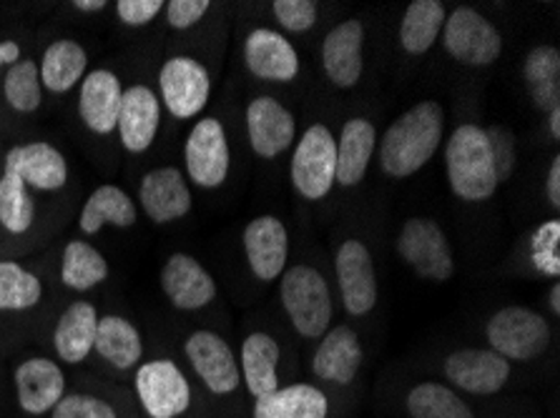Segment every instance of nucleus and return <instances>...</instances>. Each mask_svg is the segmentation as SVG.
I'll return each instance as SVG.
<instances>
[{
	"label": "nucleus",
	"mask_w": 560,
	"mask_h": 418,
	"mask_svg": "<svg viewBox=\"0 0 560 418\" xmlns=\"http://www.w3.org/2000/svg\"><path fill=\"white\" fill-rule=\"evenodd\" d=\"M108 278V263L93 246L71 241L66 246L61 263V280L73 291H91Z\"/></svg>",
	"instance_id": "f704fd0d"
},
{
	"label": "nucleus",
	"mask_w": 560,
	"mask_h": 418,
	"mask_svg": "<svg viewBox=\"0 0 560 418\" xmlns=\"http://www.w3.org/2000/svg\"><path fill=\"white\" fill-rule=\"evenodd\" d=\"M96 329H98V313L91 303L79 301L68 306V311L58 319L54 346L58 358L66 363H81L93 351L96 344Z\"/></svg>",
	"instance_id": "a878e982"
},
{
	"label": "nucleus",
	"mask_w": 560,
	"mask_h": 418,
	"mask_svg": "<svg viewBox=\"0 0 560 418\" xmlns=\"http://www.w3.org/2000/svg\"><path fill=\"white\" fill-rule=\"evenodd\" d=\"M445 25V5L440 0H412L400 23V46L410 56H425L435 46Z\"/></svg>",
	"instance_id": "7c9ffc66"
},
{
	"label": "nucleus",
	"mask_w": 560,
	"mask_h": 418,
	"mask_svg": "<svg viewBox=\"0 0 560 418\" xmlns=\"http://www.w3.org/2000/svg\"><path fill=\"white\" fill-rule=\"evenodd\" d=\"M546 199L553 208H560V156L553 158L546 176Z\"/></svg>",
	"instance_id": "a18cd8bd"
},
{
	"label": "nucleus",
	"mask_w": 560,
	"mask_h": 418,
	"mask_svg": "<svg viewBox=\"0 0 560 418\" xmlns=\"http://www.w3.org/2000/svg\"><path fill=\"white\" fill-rule=\"evenodd\" d=\"M443 46L463 65H490L503 53V36L486 15L472 8H455L443 25Z\"/></svg>",
	"instance_id": "0eeeda50"
},
{
	"label": "nucleus",
	"mask_w": 560,
	"mask_h": 418,
	"mask_svg": "<svg viewBox=\"0 0 560 418\" xmlns=\"http://www.w3.org/2000/svg\"><path fill=\"white\" fill-rule=\"evenodd\" d=\"M166 21L172 28H179L186 31L191 28V25H197L207 11L211 8L209 0H172V3H166Z\"/></svg>",
	"instance_id": "37998d69"
},
{
	"label": "nucleus",
	"mask_w": 560,
	"mask_h": 418,
	"mask_svg": "<svg viewBox=\"0 0 560 418\" xmlns=\"http://www.w3.org/2000/svg\"><path fill=\"white\" fill-rule=\"evenodd\" d=\"M184 351L189 356L191 369L207 383L211 394L229 396L240 389V363H236L232 346L222 336L214 334V331H197V334H191L189 341H186Z\"/></svg>",
	"instance_id": "f8f14e48"
},
{
	"label": "nucleus",
	"mask_w": 560,
	"mask_h": 418,
	"mask_svg": "<svg viewBox=\"0 0 560 418\" xmlns=\"http://www.w3.org/2000/svg\"><path fill=\"white\" fill-rule=\"evenodd\" d=\"M89 65L86 50L75 40H56L50 43L44 53V63H40L38 73L44 79V85L54 93L71 91L75 83L83 79Z\"/></svg>",
	"instance_id": "473e14b6"
},
{
	"label": "nucleus",
	"mask_w": 560,
	"mask_h": 418,
	"mask_svg": "<svg viewBox=\"0 0 560 418\" xmlns=\"http://www.w3.org/2000/svg\"><path fill=\"white\" fill-rule=\"evenodd\" d=\"M445 377L475 396H493L511 379V361L493 348H460L445 358Z\"/></svg>",
	"instance_id": "ddd939ff"
},
{
	"label": "nucleus",
	"mask_w": 560,
	"mask_h": 418,
	"mask_svg": "<svg viewBox=\"0 0 560 418\" xmlns=\"http://www.w3.org/2000/svg\"><path fill=\"white\" fill-rule=\"evenodd\" d=\"M124 88L112 71H91L81 85L79 114L93 133L108 135L116 131L118 110H121Z\"/></svg>",
	"instance_id": "b1692460"
},
{
	"label": "nucleus",
	"mask_w": 560,
	"mask_h": 418,
	"mask_svg": "<svg viewBox=\"0 0 560 418\" xmlns=\"http://www.w3.org/2000/svg\"><path fill=\"white\" fill-rule=\"evenodd\" d=\"M93 351L112 363L114 369H131L141 361L143 354L139 329L131 321L121 319V315H104V319H98Z\"/></svg>",
	"instance_id": "c756f323"
},
{
	"label": "nucleus",
	"mask_w": 560,
	"mask_h": 418,
	"mask_svg": "<svg viewBox=\"0 0 560 418\" xmlns=\"http://www.w3.org/2000/svg\"><path fill=\"white\" fill-rule=\"evenodd\" d=\"M159 85L161 93H164V106L168 108V114L182 118V121L199 116L209 104L211 79L197 58H168L159 73Z\"/></svg>",
	"instance_id": "9d476101"
},
{
	"label": "nucleus",
	"mask_w": 560,
	"mask_h": 418,
	"mask_svg": "<svg viewBox=\"0 0 560 418\" xmlns=\"http://www.w3.org/2000/svg\"><path fill=\"white\" fill-rule=\"evenodd\" d=\"M139 201L143 213L154 224H172L191 211V191L179 168H156L143 176L139 186Z\"/></svg>",
	"instance_id": "6ab92c4d"
},
{
	"label": "nucleus",
	"mask_w": 560,
	"mask_h": 418,
	"mask_svg": "<svg viewBox=\"0 0 560 418\" xmlns=\"http://www.w3.org/2000/svg\"><path fill=\"white\" fill-rule=\"evenodd\" d=\"M327 396L310 383L277 389L254 404V418H327Z\"/></svg>",
	"instance_id": "bb28decb"
},
{
	"label": "nucleus",
	"mask_w": 560,
	"mask_h": 418,
	"mask_svg": "<svg viewBox=\"0 0 560 418\" xmlns=\"http://www.w3.org/2000/svg\"><path fill=\"white\" fill-rule=\"evenodd\" d=\"M249 143L259 158H277L292 148L296 135V121L277 98L259 96L247 108Z\"/></svg>",
	"instance_id": "dca6fc26"
},
{
	"label": "nucleus",
	"mask_w": 560,
	"mask_h": 418,
	"mask_svg": "<svg viewBox=\"0 0 560 418\" xmlns=\"http://www.w3.org/2000/svg\"><path fill=\"white\" fill-rule=\"evenodd\" d=\"M377 148V131L368 118H350L337 141V183L345 189L358 186L368 176Z\"/></svg>",
	"instance_id": "393cba45"
},
{
	"label": "nucleus",
	"mask_w": 560,
	"mask_h": 418,
	"mask_svg": "<svg viewBox=\"0 0 560 418\" xmlns=\"http://www.w3.org/2000/svg\"><path fill=\"white\" fill-rule=\"evenodd\" d=\"M36 218V203H33L28 186L19 176L5 170L0 178V224L11 234H25Z\"/></svg>",
	"instance_id": "c9c22d12"
},
{
	"label": "nucleus",
	"mask_w": 560,
	"mask_h": 418,
	"mask_svg": "<svg viewBox=\"0 0 560 418\" xmlns=\"http://www.w3.org/2000/svg\"><path fill=\"white\" fill-rule=\"evenodd\" d=\"M5 100L21 114H31L44 100V91H40V73L38 65L33 61H19L13 63L11 71L5 75Z\"/></svg>",
	"instance_id": "4c0bfd02"
},
{
	"label": "nucleus",
	"mask_w": 560,
	"mask_h": 418,
	"mask_svg": "<svg viewBox=\"0 0 560 418\" xmlns=\"http://www.w3.org/2000/svg\"><path fill=\"white\" fill-rule=\"evenodd\" d=\"M161 106L156 93L147 85H131L124 91L121 110H118L116 131L121 135L124 148L143 153L156 139Z\"/></svg>",
	"instance_id": "4be33fe9"
},
{
	"label": "nucleus",
	"mask_w": 560,
	"mask_h": 418,
	"mask_svg": "<svg viewBox=\"0 0 560 418\" xmlns=\"http://www.w3.org/2000/svg\"><path fill=\"white\" fill-rule=\"evenodd\" d=\"M131 228L136 224V206L131 195L118 186H101L91 193L86 206L81 211L79 226L83 234H98L104 226Z\"/></svg>",
	"instance_id": "2f4dec72"
},
{
	"label": "nucleus",
	"mask_w": 560,
	"mask_h": 418,
	"mask_svg": "<svg viewBox=\"0 0 560 418\" xmlns=\"http://www.w3.org/2000/svg\"><path fill=\"white\" fill-rule=\"evenodd\" d=\"M445 168L450 189L457 199L468 203H482L493 199L498 191V174L486 128L465 123L455 128L445 146Z\"/></svg>",
	"instance_id": "f03ea898"
},
{
	"label": "nucleus",
	"mask_w": 560,
	"mask_h": 418,
	"mask_svg": "<svg viewBox=\"0 0 560 418\" xmlns=\"http://www.w3.org/2000/svg\"><path fill=\"white\" fill-rule=\"evenodd\" d=\"M161 288L176 309L199 311L217 298V284L211 273L197 259L174 253L161 271Z\"/></svg>",
	"instance_id": "a211bd4d"
},
{
	"label": "nucleus",
	"mask_w": 560,
	"mask_h": 418,
	"mask_svg": "<svg viewBox=\"0 0 560 418\" xmlns=\"http://www.w3.org/2000/svg\"><path fill=\"white\" fill-rule=\"evenodd\" d=\"M486 135L490 143V153H493L498 181L503 183L513 176V168H515V158H517L515 135L511 128H505V126H490V128H486Z\"/></svg>",
	"instance_id": "a19ab883"
},
{
	"label": "nucleus",
	"mask_w": 560,
	"mask_h": 418,
	"mask_svg": "<svg viewBox=\"0 0 560 418\" xmlns=\"http://www.w3.org/2000/svg\"><path fill=\"white\" fill-rule=\"evenodd\" d=\"M523 79L530 98L542 114L560 108V50L553 46H536L523 61Z\"/></svg>",
	"instance_id": "c85d7f7f"
},
{
	"label": "nucleus",
	"mask_w": 560,
	"mask_h": 418,
	"mask_svg": "<svg viewBox=\"0 0 560 418\" xmlns=\"http://www.w3.org/2000/svg\"><path fill=\"white\" fill-rule=\"evenodd\" d=\"M397 253L418 276L428 280H450L455 273L453 249L445 230L432 218H407L397 234Z\"/></svg>",
	"instance_id": "423d86ee"
},
{
	"label": "nucleus",
	"mask_w": 560,
	"mask_h": 418,
	"mask_svg": "<svg viewBox=\"0 0 560 418\" xmlns=\"http://www.w3.org/2000/svg\"><path fill=\"white\" fill-rule=\"evenodd\" d=\"M337 288L347 313L368 315L377 303V273L368 246L350 238L335 255Z\"/></svg>",
	"instance_id": "9b49d317"
},
{
	"label": "nucleus",
	"mask_w": 560,
	"mask_h": 418,
	"mask_svg": "<svg viewBox=\"0 0 560 418\" xmlns=\"http://www.w3.org/2000/svg\"><path fill=\"white\" fill-rule=\"evenodd\" d=\"M445 133V110L438 100H420L387 128L380 166L393 178H410L430 164Z\"/></svg>",
	"instance_id": "f257e3e1"
},
{
	"label": "nucleus",
	"mask_w": 560,
	"mask_h": 418,
	"mask_svg": "<svg viewBox=\"0 0 560 418\" xmlns=\"http://www.w3.org/2000/svg\"><path fill=\"white\" fill-rule=\"evenodd\" d=\"M73 5L79 8V11H83V13H96V11H104L106 0H75Z\"/></svg>",
	"instance_id": "de8ad7c7"
},
{
	"label": "nucleus",
	"mask_w": 560,
	"mask_h": 418,
	"mask_svg": "<svg viewBox=\"0 0 560 418\" xmlns=\"http://www.w3.org/2000/svg\"><path fill=\"white\" fill-rule=\"evenodd\" d=\"M284 311L304 338H322L332 321V294L325 276L312 266H292L282 273L279 286Z\"/></svg>",
	"instance_id": "7ed1b4c3"
},
{
	"label": "nucleus",
	"mask_w": 560,
	"mask_h": 418,
	"mask_svg": "<svg viewBox=\"0 0 560 418\" xmlns=\"http://www.w3.org/2000/svg\"><path fill=\"white\" fill-rule=\"evenodd\" d=\"M362 358H364V351H362L360 336L354 334L352 329L337 326L322 336L317 351H314V358H312V371L314 377L322 381L337 383V386H347V383L358 379Z\"/></svg>",
	"instance_id": "412c9836"
},
{
	"label": "nucleus",
	"mask_w": 560,
	"mask_h": 418,
	"mask_svg": "<svg viewBox=\"0 0 560 418\" xmlns=\"http://www.w3.org/2000/svg\"><path fill=\"white\" fill-rule=\"evenodd\" d=\"M19 58H21V48H19V43H13V40H0V71H3V65L5 63H19Z\"/></svg>",
	"instance_id": "49530a36"
},
{
	"label": "nucleus",
	"mask_w": 560,
	"mask_h": 418,
	"mask_svg": "<svg viewBox=\"0 0 560 418\" xmlns=\"http://www.w3.org/2000/svg\"><path fill=\"white\" fill-rule=\"evenodd\" d=\"M5 170L38 191H58L68 181L66 158L48 143H25L8 151Z\"/></svg>",
	"instance_id": "5701e85b"
},
{
	"label": "nucleus",
	"mask_w": 560,
	"mask_h": 418,
	"mask_svg": "<svg viewBox=\"0 0 560 418\" xmlns=\"http://www.w3.org/2000/svg\"><path fill=\"white\" fill-rule=\"evenodd\" d=\"M407 414L412 418H475L470 406L445 383H418L407 394Z\"/></svg>",
	"instance_id": "72a5a7b5"
},
{
	"label": "nucleus",
	"mask_w": 560,
	"mask_h": 418,
	"mask_svg": "<svg viewBox=\"0 0 560 418\" xmlns=\"http://www.w3.org/2000/svg\"><path fill=\"white\" fill-rule=\"evenodd\" d=\"M548 128H550V135H553V141L560 139V108L550 110L548 114Z\"/></svg>",
	"instance_id": "09e8293b"
},
{
	"label": "nucleus",
	"mask_w": 560,
	"mask_h": 418,
	"mask_svg": "<svg viewBox=\"0 0 560 418\" xmlns=\"http://www.w3.org/2000/svg\"><path fill=\"white\" fill-rule=\"evenodd\" d=\"M560 220L550 218L542 220L536 228V234L530 236V261L538 273L550 278L560 276Z\"/></svg>",
	"instance_id": "58836bf2"
},
{
	"label": "nucleus",
	"mask_w": 560,
	"mask_h": 418,
	"mask_svg": "<svg viewBox=\"0 0 560 418\" xmlns=\"http://www.w3.org/2000/svg\"><path fill=\"white\" fill-rule=\"evenodd\" d=\"M364 25L358 19L342 21L322 40L319 58L327 79L337 88H354L364 71Z\"/></svg>",
	"instance_id": "4468645a"
},
{
	"label": "nucleus",
	"mask_w": 560,
	"mask_h": 418,
	"mask_svg": "<svg viewBox=\"0 0 560 418\" xmlns=\"http://www.w3.org/2000/svg\"><path fill=\"white\" fill-rule=\"evenodd\" d=\"M44 286L31 271L13 261H0V311H23L40 301Z\"/></svg>",
	"instance_id": "e433bc0d"
},
{
	"label": "nucleus",
	"mask_w": 560,
	"mask_h": 418,
	"mask_svg": "<svg viewBox=\"0 0 560 418\" xmlns=\"http://www.w3.org/2000/svg\"><path fill=\"white\" fill-rule=\"evenodd\" d=\"M164 3L161 0H118L116 13L126 25H143L154 21Z\"/></svg>",
	"instance_id": "c03bdc74"
},
{
	"label": "nucleus",
	"mask_w": 560,
	"mask_h": 418,
	"mask_svg": "<svg viewBox=\"0 0 560 418\" xmlns=\"http://www.w3.org/2000/svg\"><path fill=\"white\" fill-rule=\"evenodd\" d=\"M275 19L284 31L290 33H307L317 23V3L314 0H277L271 3Z\"/></svg>",
	"instance_id": "ea45409f"
},
{
	"label": "nucleus",
	"mask_w": 560,
	"mask_h": 418,
	"mask_svg": "<svg viewBox=\"0 0 560 418\" xmlns=\"http://www.w3.org/2000/svg\"><path fill=\"white\" fill-rule=\"evenodd\" d=\"M244 61L261 81L290 83L300 75V56L282 33L271 28H254L244 46Z\"/></svg>",
	"instance_id": "f3484780"
},
{
	"label": "nucleus",
	"mask_w": 560,
	"mask_h": 418,
	"mask_svg": "<svg viewBox=\"0 0 560 418\" xmlns=\"http://www.w3.org/2000/svg\"><path fill=\"white\" fill-rule=\"evenodd\" d=\"M279 344L269 334H249L242 344V366L244 383L254 398H265L279 389L277 377Z\"/></svg>",
	"instance_id": "cd10ccee"
},
{
	"label": "nucleus",
	"mask_w": 560,
	"mask_h": 418,
	"mask_svg": "<svg viewBox=\"0 0 560 418\" xmlns=\"http://www.w3.org/2000/svg\"><path fill=\"white\" fill-rule=\"evenodd\" d=\"M136 396L151 418H179L191 404V386L179 366L156 358L136 371Z\"/></svg>",
	"instance_id": "6e6552de"
},
{
	"label": "nucleus",
	"mask_w": 560,
	"mask_h": 418,
	"mask_svg": "<svg viewBox=\"0 0 560 418\" xmlns=\"http://www.w3.org/2000/svg\"><path fill=\"white\" fill-rule=\"evenodd\" d=\"M490 348L505 361H533L548 351L550 326L525 306H505L488 321Z\"/></svg>",
	"instance_id": "39448f33"
},
{
	"label": "nucleus",
	"mask_w": 560,
	"mask_h": 418,
	"mask_svg": "<svg viewBox=\"0 0 560 418\" xmlns=\"http://www.w3.org/2000/svg\"><path fill=\"white\" fill-rule=\"evenodd\" d=\"M292 183L307 201H322L337 183V141L327 126L314 123L296 143Z\"/></svg>",
	"instance_id": "20e7f679"
},
{
	"label": "nucleus",
	"mask_w": 560,
	"mask_h": 418,
	"mask_svg": "<svg viewBox=\"0 0 560 418\" xmlns=\"http://www.w3.org/2000/svg\"><path fill=\"white\" fill-rule=\"evenodd\" d=\"M189 178L201 189H219L229 176L232 151H229L226 131L219 118H201L191 128L184 148Z\"/></svg>",
	"instance_id": "1a4fd4ad"
},
{
	"label": "nucleus",
	"mask_w": 560,
	"mask_h": 418,
	"mask_svg": "<svg viewBox=\"0 0 560 418\" xmlns=\"http://www.w3.org/2000/svg\"><path fill=\"white\" fill-rule=\"evenodd\" d=\"M548 301H550V311H553V313L558 315V313H560V286H558V284L550 286Z\"/></svg>",
	"instance_id": "8fccbe9b"
},
{
	"label": "nucleus",
	"mask_w": 560,
	"mask_h": 418,
	"mask_svg": "<svg viewBox=\"0 0 560 418\" xmlns=\"http://www.w3.org/2000/svg\"><path fill=\"white\" fill-rule=\"evenodd\" d=\"M244 253L259 280H277L290 259V234L277 216H259L244 228Z\"/></svg>",
	"instance_id": "2eb2a0df"
},
{
	"label": "nucleus",
	"mask_w": 560,
	"mask_h": 418,
	"mask_svg": "<svg viewBox=\"0 0 560 418\" xmlns=\"http://www.w3.org/2000/svg\"><path fill=\"white\" fill-rule=\"evenodd\" d=\"M50 418H116V411L96 396L68 394L58 401Z\"/></svg>",
	"instance_id": "79ce46f5"
},
{
	"label": "nucleus",
	"mask_w": 560,
	"mask_h": 418,
	"mask_svg": "<svg viewBox=\"0 0 560 418\" xmlns=\"http://www.w3.org/2000/svg\"><path fill=\"white\" fill-rule=\"evenodd\" d=\"M15 394L25 414L44 416L66 396V377L50 358H28L15 369Z\"/></svg>",
	"instance_id": "aec40b11"
}]
</instances>
